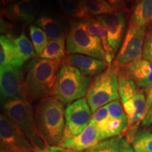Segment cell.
I'll return each mask as SVG.
<instances>
[{"mask_svg": "<svg viewBox=\"0 0 152 152\" xmlns=\"http://www.w3.org/2000/svg\"><path fill=\"white\" fill-rule=\"evenodd\" d=\"M151 132H152V126H151Z\"/></svg>", "mask_w": 152, "mask_h": 152, "instance_id": "39", "label": "cell"}, {"mask_svg": "<svg viewBox=\"0 0 152 152\" xmlns=\"http://www.w3.org/2000/svg\"><path fill=\"white\" fill-rule=\"evenodd\" d=\"M35 152H72L71 150L63 148L60 146H47V147L36 150Z\"/></svg>", "mask_w": 152, "mask_h": 152, "instance_id": "30", "label": "cell"}, {"mask_svg": "<svg viewBox=\"0 0 152 152\" xmlns=\"http://www.w3.org/2000/svg\"><path fill=\"white\" fill-rule=\"evenodd\" d=\"M130 22L140 27H147L152 22V0H139Z\"/></svg>", "mask_w": 152, "mask_h": 152, "instance_id": "17", "label": "cell"}, {"mask_svg": "<svg viewBox=\"0 0 152 152\" xmlns=\"http://www.w3.org/2000/svg\"><path fill=\"white\" fill-rule=\"evenodd\" d=\"M20 1H22V0H7V4H12L18 2Z\"/></svg>", "mask_w": 152, "mask_h": 152, "instance_id": "36", "label": "cell"}, {"mask_svg": "<svg viewBox=\"0 0 152 152\" xmlns=\"http://www.w3.org/2000/svg\"><path fill=\"white\" fill-rule=\"evenodd\" d=\"M99 129L91 120L90 124L78 135L63 138L60 147L72 152H83L102 141Z\"/></svg>", "mask_w": 152, "mask_h": 152, "instance_id": "12", "label": "cell"}, {"mask_svg": "<svg viewBox=\"0 0 152 152\" xmlns=\"http://www.w3.org/2000/svg\"><path fill=\"white\" fill-rule=\"evenodd\" d=\"M119 72L120 67L113 61L104 73L94 77L86 95L92 113L110 102L119 99Z\"/></svg>", "mask_w": 152, "mask_h": 152, "instance_id": "5", "label": "cell"}, {"mask_svg": "<svg viewBox=\"0 0 152 152\" xmlns=\"http://www.w3.org/2000/svg\"><path fill=\"white\" fill-rule=\"evenodd\" d=\"M96 28H97V35H96V36H98L100 38L102 47H103L106 54V61L110 65L113 62L114 56H115V52H114L113 49L111 48V47L110 46L109 41H108L107 33H106V29L97 20H96Z\"/></svg>", "mask_w": 152, "mask_h": 152, "instance_id": "26", "label": "cell"}, {"mask_svg": "<svg viewBox=\"0 0 152 152\" xmlns=\"http://www.w3.org/2000/svg\"><path fill=\"white\" fill-rule=\"evenodd\" d=\"M7 0H1V5H7Z\"/></svg>", "mask_w": 152, "mask_h": 152, "instance_id": "37", "label": "cell"}, {"mask_svg": "<svg viewBox=\"0 0 152 152\" xmlns=\"http://www.w3.org/2000/svg\"><path fill=\"white\" fill-rule=\"evenodd\" d=\"M111 6L118 9L123 4L124 0H106Z\"/></svg>", "mask_w": 152, "mask_h": 152, "instance_id": "35", "label": "cell"}, {"mask_svg": "<svg viewBox=\"0 0 152 152\" xmlns=\"http://www.w3.org/2000/svg\"><path fill=\"white\" fill-rule=\"evenodd\" d=\"M35 25L39 26L46 33L50 40H59L64 39V33L61 26L52 17L42 16L37 19Z\"/></svg>", "mask_w": 152, "mask_h": 152, "instance_id": "18", "label": "cell"}, {"mask_svg": "<svg viewBox=\"0 0 152 152\" xmlns=\"http://www.w3.org/2000/svg\"><path fill=\"white\" fill-rule=\"evenodd\" d=\"M109 118V111H108L107 108L106 106H102L94 112L92 114V121L94 122L98 128H100L105 124L107 120Z\"/></svg>", "mask_w": 152, "mask_h": 152, "instance_id": "29", "label": "cell"}, {"mask_svg": "<svg viewBox=\"0 0 152 152\" xmlns=\"http://www.w3.org/2000/svg\"><path fill=\"white\" fill-rule=\"evenodd\" d=\"M63 61L35 57L28 63L25 78L26 99L31 103L54 96L55 85Z\"/></svg>", "mask_w": 152, "mask_h": 152, "instance_id": "1", "label": "cell"}, {"mask_svg": "<svg viewBox=\"0 0 152 152\" xmlns=\"http://www.w3.org/2000/svg\"><path fill=\"white\" fill-rule=\"evenodd\" d=\"M27 59L19 51L13 41L11 34L1 35L0 38V64L1 66L21 67Z\"/></svg>", "mask_w": 152, "mask_h": 152, "instance_id": "16", "label": "cell"}, {"mask_svg": "<svg viewBox=\"0 0 152 152\" xmlns=\"http://www.w3.org/2000/svg\"><path fill=\"white\" fill-rule=\"evenodd\" d=\"M58 4L64 12L69 16L83 21L90 19L85 9L84 0H58Z\"/></svg>", "mask_w": 152, "mask_h": 152, "instance_id": "19", "label": "cell"}, {"mask_svg": "<svg viewBox=\"0 0 152 152\" xmlns=\"http://www.w3.org/2000/svg\"><path fill=\"white\" fill-rule=\"evenodd\" d=\"M1 149L11 152H35L27 137L5 114L0 115Z\"/></svg>", "mask_w": 152, "mask_h": 152, "instance_id": "9", "label": "cell"}, {"mask_svg": "<svg viewBox=\"0 0 152 152\" xmlns=\"http://www.w3.org/2000/svg\"><path fill=\"white\" fill-rule=\"evenodd\" d=\"M120 71L134 81L140 90L152 85V63L142 59L132 61L120 67Z\"/></svg>", "mask_w": 152, "mask_h": 152, "instance_id": "14", "label": "cell"}, {"mask_svg": "<svg viewBox=\"0 0 152 152\" xmlns=\"http://www.w3.org/2000/svg\"><path fill=\"white\" fill-rule=\"evenodd\" d=\"M39 9V0H22L1 9V17L11 22L28 25L35 20Z\"/></svg>", "mask_w": 152, "mask_h": 152, "instance_id": "11", "label": "cell"}, {"mask_svg": "<svg viewBox=\"0 0 152 152\" xmlns=\"http://www.w3.org/2000/svg\"><path fill=\"white\" fill-rule=\"evenodd\" d=\"M142 58L152 63V26L148 28L146 31Z\"/></svg>", "mask_w": 152, "mask_h": 152, "instance_id": "28", "label": "cell"}, {"mask_svg": "<svg viewBox=\"0 0 152 152\" xmlns=\"http://www.w3.org/2000/svg\"><path fill=\"white\" fill-rule=\"evenodd\" d=\"M5 115L23 133L36 150L47 147L36 123L35 115L29 101L19 97L3 104Z\"/></svg>", "mask_w": 152, "mask_h": 152, "instance_id": "3", "label": "cell"}, {"mask_svg": "<svg viewBox=\"0 0 152 152\" xmlns=\"http://www.w3.org/2000/svg\"><path fill=\"white\" fill-rule=\"evenodd\" d=\"M146 101H147V112L152 105V85L145 90Z\"/></svg>", "mask_w": 152, "mask_h": 152, "instance_id": "34", "label": "cell"}, {"mask_svg": "<svg viewBox=\"0 0 152 152\" xmlns=\"http://www.w3.org/2000/svg\"><path fill=\"white\" fill-rule=\"evenodd\" d=\"M96 20L104 26L107 33L108 41L114 52L118 50L123 39L126 26V18L122 11L96 17Z\"/></svg>", "mask_w": 152, "mask_h": 152, "instance_id": "13", "label": "cell"}, {"mask_svg": "<svg viewBox=\"0 0 152 152\" xmlns=\"http://www.w3.org/2000/svg\"><path fill=\"white\" fill-rule=\"evenodd\" d=\"M65 104L52 96L42 99L35 108L37 128L49 146H59L65 129Z\"/></svg>", "mask_w": 152, "mask_h": 152, "instance_id": "2", "label": "cell"}, {"mask_svg": "<svg viewBox=\"0 0 152 152\" xmlns=\"http://www.w3.org/2000/svg\"><path fill=\"white\" fill-rule=\"evenodd\" d=\"M106 106L109 111V116L111 118L120 120L128 119L122 104L121 103L119 99L110 102Z\"/></svg>", "mask_w": 152, "mask_h": 152, "instance_id": "27", "label": "cell"}, {"mask_svg": "<svg viewBox=\"0 0 152 152\" xmlns=\"http://www.w3.org/2000/svg\"><path fill=\"white\" fill-rule=\"evenodd\" d=\"M64 61L77 68L82 73L89 77H96L104 73L109 66L106 61L80 54H69L65 57Z\"/></svg>", "mask_w": 152, "mask_h": 152, "instance_id": "15", "label": "cell"}, {"mask_svg": "<svg viewBox=\"0 0 152 152\" xmlns=\"http://www.w3.org/2000/svg\"><path fill=\"white\" fill-rule=\"evenodd\" d=\"M151 125H152V105L148 110L142 122V125L143 127H147Z\"/></svg>", "mask_w": 152, "mask_h": 152, "instance_id": "32", "label": "cell"}, {"mask_svg": "<svg viewBox=\"0 0 152 152\" xmlns=\"http://www.w3.org/2000/svg\"><path fill=\"white\" fill-rule=\"evenodd\" d=\"M92 111L86 98L68 104L65 111V129L63 138L78 135L92 120Z\"/></svg>", "mask_w": 152, "mask_h": 152, "instance_id": "8", "label": "cell"}, {"mask_svg": "<svg viewBox=\"0 0 152 152\" xmlns=\"http://www.w3.org/2000/svg\"><path fill=\"white\" fill-rule=\"evenodd\" d=\"M12 28L11 25L9 21L4 20L2 17H1V33L3 35H7V34H10L9 32Z\"/></svg>", "mask_w": 152, "mask_h": 152, "instance_id": "31", "label": "cell"}, {"mask_svg": "<svg viewBox=\"0 0 152 152\" xmlns=\"http://www.w3.org/2000/svg\"><path fill=\"white\" fill-rule=\"evenodd\" d=\"M13 41L26 59H30L35 56L36 52L33 43L30 42L29 39L23 33L17 38L13 37Z\"/></svg>", "mask_w": 152, "mask_h": 152, "instance_id": "25", "label": "cell"}, {"mask_svg": "<svg viewBox=\"0 0 152 152\" xmlns=\"http://www.w3.org/2000/svg\"><path fill=\"white\" fill-rule=\"evenodd\" d=\"M84 4L90 18H93L94 16H103L118 11L106 0H84Z\"/></svg>", "mask_w": 152, "mask_h": 152, "instance_id": "20", "label": "cell"}, {"mask_svg": "<svg viewBox=\"0 0 152 152\" xmlns=\"http://www.w3.org/2000/svg\"><path fill=\"white\" fill-rule=\"evenodd\" d=\"M66 51L69 54H82L106 61V54L98 36H92L85 29L83 21L71 24L66 37Z\"/></svg>", "mask_w": 152, "mask_h": 152, "instance_id": "6", "label": "cell"}, {"mask_svg": "<svg viewBox=\"0 0 152 152\" xmlns=\"http://www.w3.org/2000/svg\"><path fill=\"white\" fill-rule=\"evenodd\" d=\"M0 152H11V151H8V150H6L4 149H1V150H0Z\"/></svg>", "mask_w": 152, "mask_h": 152, "instance_id": "38", "label": "cell"}, {"mask_svg": "<svg viewBox=\"0 0 152 152\" xmlns=\"http://www.w3.org/2000/svg\"><path fill=\"white\" fill-rule=\"evenodd\" d=\"M91 77L82 73L64 60L58 72L54 88V96L64 104H70L84 98L88 92Z\"/></svg>", "mask_w": 152, "mask_h": 152, "instance_id": "4", "label": "cell"}, {"mask_svg": "<svg viewBox=\"0 0 152 152\" xmlns=\"http://www.w3.org/2000/svg\"><path fill=\"white\" fill-rule=\"evenodd\" d=\"M132 144L134 152H152V132L148 130L138 132Z\"/></svg>", "mask_w": 152, "mask_h": 152, "instance_id": "23", "label": "cell"}, {"mask_svg": "<svg viewBox=\"0 0 152 152\" xmlns=\"http://www.w3.org/2000/svg\"><path fill=\"white\" fill-rule=\"evenodd\" d=\"M123 139L122 136L106 139L83 152H119Z\"/></svg>", "mask_w": 152, "mask_h": 152, "instance_id": "22", "label": "cell"}, {"mask_svg": "<svg viewBox=\"0 0 152 152\" xmlns=\"http://www.w3.org/2000/svg\"><path fill=\"white\" fill-rule=\"evenodd\" d=\"M0 92L1 103L13 99L26 98L25 78L20 67L3 66L0 68Z\"/></svg>", "mask_w": 152, "mask_h": 152, "instance_id": "10", "label": "cell"}, {"mask_svg": "<svg viewBox=\"0 0 152 152\" xmlns=\"http://www.w3.org/2000/svg\"><path fill=\"white\" fill-rule=\"evenodd\" d=\"M130 143L127 141L126 139L123 138L122 144H121V147L120 149L119 152H134L132 147H131L130 144Z\"/></svg>", "mask_w": 152, "mask_h": 152, "instance_id": "33", "label": "cell"}, {"mask_svg": "<svg viewBox=\"0 0 152 152\" xmlns=\"http://www.w3.org/2000/svg\"><path fill=\"white\" fill-rule=\"evenodd\" d=\"M30 35L34 49L37 55H39L48 44V37L40 28L35 26H30Z\"/></svg>", "mask_w": 152, "mask_h": 152, "instance_id": "24", "label": "cell"}, {"mask_svg": "<svg viewBox=\"0 0 152 152\" xmlns=\"http://www.w3.org/2000/svg\"><path fill=\"white\" fill-rule=\"evenodd\" d=\"M147 29V27H140L130 22L122 46L114 60L119 67L142 59Z\"/></svg>", "mask_w": 152, "mask_h": 152, "instance_id": "7", "label": "cell"}, {"mask_svg": "<svg viewBox=\"0 0 152 152\" xmlns=\"http://www.w3.org/2000/svg\"><path fill=\"white\" fill-rule=\"evenodd\" d=\"M38 57L52 61H64L65 58V40H50Z\"/></svg>", "mask_w": 152, "mask_h": 152, "instance_id": "21", "label": "cell"}]
</instances>
